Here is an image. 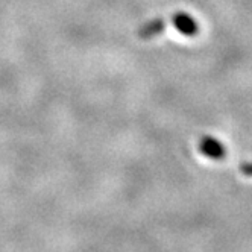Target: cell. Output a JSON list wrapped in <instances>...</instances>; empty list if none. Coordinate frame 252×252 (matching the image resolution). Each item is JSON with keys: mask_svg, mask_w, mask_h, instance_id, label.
<instances>
[{"mask_svg": "<svg viewBox=\"0 0 252 252\" xmlns=\"http://www.w3.org/2000/svg\"><path fill=\"white\" fill-rule=\"evenodd\" d=\"M201 152L204 155H207L208 158H213V159H220L225 157V148L222 146V143L214 140L211 137H205L201 140Z\"/></svg>", "mask_w": 252, "mask_h": 252, "instance_id": "obj_1", "label": "cell"}, {"mask_svg": "<svg viewBox=\"0 0 252 252\" xmlns=\"http://www.w3.org/2000/svg\"><path fill=\"white\" fill-rule=\"evenodd\" d=\"M173 23H175V26H176V29L179 32H183L186 35H190V37H191V35L197 33V23L191 19L190 15H187L184 12L176 14L173 17Z\"/></svg>", "mask_w": 252, "mask_h": 252, "instance_id": "obj_2", "label": "cell"}]
</instances>
